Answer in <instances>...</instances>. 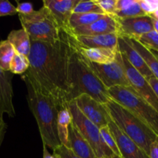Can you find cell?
I'll use <instances>...</instances> for the list:
<instances>
[{"label": "cell", "mask_w": 158, "mask_h": 158, "mask_svg": "<svg viewBox=\"0 0 158 158\" xmlns=\"http://www.w3.org/2000/svg\"><path fill=\"white\" fill-rule=\"evenodd\" d=\"M7 40L12 45L17 53L28 56L31 49V40L24 29L12 30L8 35Z\"/></svg>", "instance_id": "ffe728a7"}, {"label": "cell", "mask_w": 158, "mask_h": 158, "mask_svg": "<svg viewBox=\"0 0 158 158\" xmlns=\"http://www.w3.org/2000/svg\"><path fill=\"white\" fill-rule=\"evenodd\" d=\"M149 158H158V139L157 137L155 140L153 142L150 146L149 154H148Z\"/></svg>", "instance_id": "d590c367"}, {"label": "cell", "mask_w": 158, "mask_h": 158, "mask_svg": "<svg viewBox=\"0 0 158 158\" xmlns=\"http://www.w3.org/2000/svg\"><path fill=\"white\" fill-rule=\"evenodd\" d=\"M73 13H95L106 15L97 2V0L83 1L80 0L78 4L74 8Z\"/></svg>", "instance_id": "4316f807"}, {"label": "cell", "mask_w": 158, "mask_h": 158, "mask_svg": "<svg viewBox=\"0 0 158 158\" xmlns=\"http://www.w3.org/2000/svg\"><path fill=\"white\" fill-rule=\"evenodd\" d=\"M108 127L115 140L121 158H149L148 154L126 134L119 129L110 117Z\"/></svg>", "instance_id": "8fae6325"}, {"label": "cell", "mask_w": 158, "mask_h": 158, "mask_svg": "<svg viewBox=\"0 0 158 158\" xmlns=\"http://www.w3.org/2000/svg\"><path fill=\"white\" fill-rule=\"evenodd\" d=\"M17 14L16 7L7 0H0V17Z\"/></svg>", "instance_id": "4dcf8cb0"}, {"label": "cell", "mask_w": 158, "mask_h": 158, "mask_svg": "<svg viewBox=\"0 0 158 158\" xmlns=\"http://www.w3.org/2000/svg\"><path fill=\"white\" fill-rule=\"evenodd\" d=\"M86 61L91 69L107 89L117 86L131 87L120 52L115 61L110 64H97L87 60Z\"/></svg>", "instance_id": "ba28073f"}, {"label": "cell", "mask_w": 158, "mask_h": 158, "mask_svg": "<svg viewBox=\"0 0 158 158\" xmlns=\"http://www.w3.org/2000/svg\"><path fill=\"white\" fill-rule=\"evenodd\" d=\"M120 54L131 87L142 99H143L158 113V97L154 93L153 88L149 84L147 79L144 78L130 64L123 54Z\"/></svg>", "instance_id": "9c48e42d"}, {"label": "cell", "mask_w": 158, "mask_h": 158, "mask_svg": "<svg viewBox=\"0 0 158 158\" xmlns=\"http://www.w3.org/2000/svg\"><path fill=\"white\" fill-rule=\"evenodd\" d=\"M68 108L72 117V122L89 143L97 158H117L103 141L100 128L82 114L73 100L69 102Z\"/></svg>", "instance_id": "52a82bcc"}, {"label": "cell", "mask_w": 158, "mask_h": 158, "mask_svg": "<svg viewBox=\"0 0 158 158\" xmlns=\"http://www.w3.org/2000/svg\"><path fill=\"white\" fill-rule=\"evenodd\" d=\"M82 114L99 128L108 125L110 116L103 104L87 94H82L73 100Z\"/></svg>", "instance_id": "30bf717a"}, {"label": "cell", "mask_w": 158, "mask_h": 158, "mask_svg": "<svg viewBox=\"0 0 158 158\" xmlns=\"http://www.w3.org/2000/svg\"><path fill=\"white\" fill-rule=\"evenodd\" d=\"M151 51H152L153 53H154V55H155V56L158 59V52H157V51H154V50H151Z\"/></svg>", "instance_id": "ab89813d"}, {"label": "cell", "mask_w": 158, "mask_h": 158, "mask_svg": "<svg viewBox=\"0 0 158 158\" xmlns=\"http://www.w3.org/2000/svg\"><path fill=\"white\" fill-rule=\"evenodd\" d=\"M69 84L68 104L82 94L90 96L102 104L111 99L108 89L89 67L86 59L77 50V41L75 49L69 59Z\"/></svg>", "instance_id": "3957f363"}, {"label": "cell", "mask_w": 158, "mask_h": 158, "mask_svg": "<svg viewBox=\"0 0 158 158\" xmlns=\"http://www.w3.org/2000/svg\"><path fill=\"white\" fill-rule=\"evenodd\" d=\"M12 75L9 71L3 70L0 68V111L9 117L15 116L13 105V89H12Z\"/></svg>", "instance_id": "2e32d148"}, {"label": "cell", "mask_w": 158, "mask_h": 158, "mask_svg": "<svg viewBox=\"0 0 158 158\" xmlns=\"http://www.w3.org/2000/svg\"><path fill=\"white\" fill-rule=\"evenodd\" d=\"M153 26H154V30L158 33V19L153 18Z\"/></svg>", "instance_id": "74e56055"}, {"label": "cell", "mask_w": 158, "mask_h": 158, "mask_svg": "<svg viewBox=\"0 0 158 158\" xmlns=\"http://www.w3.org/2000/svg\"><path fill=\"white\" fill-rule=\"evenodd\" d=\"M119 24L120 35L131 39L138 40L142 35L154 31L153 19L151 15L134 17V18L117 19Z\"/></svg>", "instance_id": "7c38bea8"}, {"label": "cell", "mask_w": 158, "mask_h": 158, "mask_svg": "<svg viewBox=\"0 0 158 158\" xmlns=\"http://www.w3.org/2000/svg\"><path fill=\"white\" fill-rule=\"evenodd\" d=\"M19 18L22 28L29 34L31 41L54 43L60 39L62 29L46 6L29 15H19Z\"/></svg>", "instance_id": "8992f818"}, {"label": "cell", "mask_w": 158, "mask_h": 158, "mask_svg": "<svg viewBox=\"0 0 158 158\" xmlns=\"http://www.w3.org/2000/svg\"><path fill=\"white\" fill-rule=\"evenodd\" d=\"M151 16L153 17V18H154V19H158V8L156 9V11L154 12V13L151 14Z\"/></svg>", "instance_id": "f35d334b"}, {"label": "cell", "mask_w": 158, "mask_h": 158, "mask_svg": "<svg viewBox=\"0 0 158 158\" xmlns=\"http://www.w3.org/2000/svg\"><path fill=\"white\" fill-rule=\"evenodd\" d=\"M77 49L78 52L82 54L86 60L97 64H110L115 61L120 54L119 48L110 49V48L85 47L79 44L77 41Z\"/></svg>", "instance_id": "e0dca14e"}, {"label": "cell", "mask_w": 158, "mask_h": 158, "mask_svg": "<svg viewBox=\"0 0 158 158\" xmlns=\"http://www.w3.org/2000/svg\"><path fill=\"white\" fill-rule=\"evenodd\" d=\"M97 2L106 15L114 16L117 0H97Z\"/></svg>", "instance_id": "f546056e"}, {"label": "cell", "mask_w": 158, "mask_h": 158, "mask_svg": "<svg viewBox=\"0 0 158 158\" xmlns=\"http://www.w3.org/2000/svg\"><path fill=\"white\" fill-rule=\"evenodd\" d=\"M29 68L28 56L19 53H15L9 66V72L12 74L23 75L26 73Z\"/></svg>", "instance_id": "484cf974"}, {"label": "cell", "mask_w": 158, "mask_h": 158, "mask_svg": "<svg viewBox=\"0 0 158 158\" xmlns=\"http://www.w3.org/2000/svg\"><path fill=\"white\" fill-rule=\"evenodd\" d=\"M79 2L80 0H43V2L52 14L60 29L70 32L69 19Z\"/></svg>", "instance_id": "4fadbf2b"}, {"label": "cell", "mask_w": 158, "mask_h": 158, "mask_svg": "<svg viewBox=\"0 0 158 158\" xmlns=\"http://www.w3.org/2000/svg\"><path fill=\"white\" fill-rule=\"evenodd\" d=\"M16 2V11L19 15H29L34 11L32 3L19 2Z\"/></svg>", "instance_id": "836d02e7"}, {"label": "cell", "mask_w": 158, "mask_h": 158, "mask_svg": "<svg viewBox=\"0 0 158 158\" xmlns=\"http://www.w3.org/2000/svg\"><path fill=\"white\" fill-rule=\"evenodd\" d=\"M22 79L26 83L28 105L37 122L42 142L46 148L54 151L61 144L57 134L58 106L52 97L40 89L27 72Z\"/></svg>", "instance_id": "7a4b0ae2"}, {"label": "cell", "mask_w": 158, "mask_h": 158, "mask_svg": "<svg viewBox=\"0 0 158 158\" xmlns=\"http://www.w3.org/2000/svg\"><path fill=\"white\" fill-rule=\"evenodd\" d=\"M75 47L74 35L63 29L54 43L31 41L27 73L40 89L53 99L59 110L68 107L69 59Z\"/></svg>", "instance_id": "6da1fadb"}, {"label": "cell", "mask_w": 158, "mask_h": 158, "mask_svg": "<svg viewBox=\"0 0 158 158\" xmlns=\"http://www.w3.org/2000/svg\"><path fill=\"white\" fill-rule=\"evenodd\" d=\"M103 106L117 127L131 137L148 155L150 146L157 136L134 114L112 99Z\"/></svg>", "instance_id": "277c9868"}, {"label": "cell", "mask_w": 158, "mask_h": 158, "mask_svg": "<svg viewBox=\"0 0 158 158\" xmlns=\"http://www.w3.org/2000/svg\"><path fill=\"white\" fill-rule=\"evenodd\" d=\"M106 15L95 13H73L69 19V29L70 32L75 28L85 26L94 23V22L103 18Z\"/></svg>", "instance_id": "603a6c76"}, {"label": "cell", "mask_w": 158, "mask_h": 158, "mask_svg": "<svg viewBox=\"0 0 158 158\" xmlns=\"http://www.w3.org/2000/svg\"><path fill=\"white\" fill-rule=\"evenodd\" d=\"M129 40L133 47L139 52L144 63H146L148 67L152 73L153 76L158 80V59L155 56V55L153 53L151 49L143 46L137 40L131 38H129Z\"/></svg>", "instance_id": "7402d4cb"}, {"label": "cell", "mask_w": 158, "mask_h": 158, "mask_svg": "<svg viewBox=\"0 0 158 158\" xmlns=\"http://www.w3.org/2000/svg\"><path fill=\"white\" fill-rule=\"evenodd\" d=\"M69 148L80 158H97L89 143L82 136L73 122L69 130Z\"/></svg>", "instance_id": "d6986e66"}, {"label": "cell", "mask_w": 158, "mask_h": 158, "mask_svg": "<svg viewBox=\"0 0 158 158\" xmlns=\"http://www.w3.org/2000/svg\"><path fill=\"white\" fill-rule=\"evenodd\" d=\"M73 35H97L101 34L119 33V24L117 19L111 15H105L103 18L88 26H80L71 30Z\"/></svg>", "instance_id": "5bb4252c"}, {"label": "cell", "mask_w": 158, "mask_h": 158, "mask_svg": "<svg viewBox=\"0 0 158 158\" xmlns=\"http://www.w3.org/2000/svg\"><path fill=\"white\" fill-rule=\"evenodd\" d=\"M119 33L101 34L97 35H74L77 43L89 48H118Z\"/></svg>", "instance_id": "ac0fdd59"}, {"label": "cell", "mask_w": 158, "mask_h": 158, "mask_svg": "<svg viewBox=\"0 0 158 158\" xmlns=\"http://www.w3.org/2000/svg\"><path fill=\"white\" fill-rule=\"evenodd\" d=\"M71 122L72 117L69 108L65 107L60 109L57 117V134L60 143L68 148H69V130Z\"/></svg>", "instance_id": "44dd1931"}, {"label": "cell", "mask_w": 158, "mask_h": 158, "mask_svg": "<svg viewBox=\"0 0 158 158\" xmlns=\"http://www.w3.org/2000/svg\"><path fill=\"white\" fill-rule=\"evenodd\" d=\"M100 131L102 138H103V141L105 142L106 146L113 151V153H114L117 157H120V152H119V150L118 148H117V144H116L115 140H114V137H113L112 133L110 131L108 125L107 126L103 127L100 128Z\"/></svg>", "instance_id": "83f0119b"}, {"label": "cell", "mask_w": 158, "mask_h": 158, "mask_svg": "<svg viewBox=\"0 0 158 158\" xmlns=\"http://www.w3.org/2000/svg\"><path fill=\"white\" fill-rule=\"evenodd\" d=\"M15 53V49L7 40L0 41V68L9 71L10 63Z\"/></svg>", "instance_id": "cb8c5ba5"}, {"label": "cell", "mask_w": 158, "mask_h": 158, "mask_svg": "<svg viewBox=\"0 0 158 158\" xmlns=\"http://www.w3.org/2000/svg\"><path fill=\"white\" fill-rule=\"evenodd\" d=\"M111 99L118 103L148 126L158 138V113L132 87L114 86L108 89Z\"/></svg>", "instance_id": "5b68a950"}, {"label": "cell", "mask_w": 158, "mask_h": 158, "mask_svg": "<svg viewBox=\"0 0 158 158\" xmlns=\"http://www.w3.org/2000/svg\"><path fill=\"white\" fill-rule=\"evenodd\" d=\"M118 48L120 53L124 56L130 64L144 78L148 79L153 76L139 52L133 47L128 37L122 35H119Z\"/></svg>", "instance_id": "9a60e30c"}, {"label": "cell", "mask_w": 158, "mask_h": 158, "mask_svg": "<svg viewBox=\"0 0 158 158\" xmlns=\"http://www.w3.org/2000/svg\"><path fill=\"white\" fill-rule=\"evenodd\" d=\"M143 15H147V14L142 9L139 3V0H133L129 6H126L120 10L115 11L114 17L118 19H123L134 18V17L143 16Z\"/></svg>", "instance_id": "d4e9b609"}, {"label": "cell", "mask_w": 158, "mask_h": 158, "mask_svg": "<svg viewBox=\"0 0 158 158\" xmlns=\"http://www.w3.org/2000/svg\"><path fill=\"white\" fill-rule=\"evenodd\" d=\"M53 154H56L60 158H80L74 154L70 148L63 144H60V147L54 150Z\"/></svg>", "instance_id": "1f68e13d"}, {"label": "cell", "mask_w": 158, "mask_h": 158, "mask_svg": "<svg viewBox=\"0 0 158 158\" xmlns=\"http://www.w3.org/2000/svg\"><path fill=\"white\" fill-rule=\"evenodd\" d=\"M147 80L148 81L149 84L151 85V87L154 89V93L156 94L157 97H158V80L156 77H154V76H151L149 78L147 79Z\"/></svg>", "instance_id": "8d00e7d4"}, {"label": "cell", "mask_w": 158, "mask_h": 158, "mask_svg": "<svg viewBox=\"0 0 158 158\" xmlns=\"http://www.w3.org/2000/svg\"><path fill=\"white\" fill-rule=\"evenodd\" d=\"M6 130H7V125L3 119V114L0 111V147L4 140Z\"/></svg>", "instance_id": "e575fe53"}, {"label": "cell", "mask_w": 158, "mask_h": 158, "mask_svg": "<svg viewBox=\"0 0 158 158\" xmlns=\"http://www.w3.org/2000/svg\"><path fill=\"white\" fill-rule=\"evenodd\" d=\"M140 6L143 12L147 15H151L154 13L156 9L158 8V0H153V1H146V0H139Z\"/></svg>", "instance_id": "d6a6232c"}, {"label": "cell", "mask_w": 158, "mask_h": 158, "mask_svg": "<svg viewBox=\"0 0 158 158\" xmlns=\"http://www.w3.org/2000/svg\"><path fill=\"white\" fill-rule=\"evenodd\" d=\"M117 158H121V157H117Z\"/></svg>", "instance_id": "60d3db41"}, {"label": "cell", "mask_w": 158, "mask_h": 158, "mask_svg": "<svg viewBox=\"0 0 158 158\" xmlns=\"http://www.w3.org/2000/svg\"><path fill=\"white\" fill-rule=\"evenodd\" d=\"M137 40L151 50L158 52V33L154 30L143 34Z\"/></svg>", "instance_id": "f1b7e54d"}]
</instances>
